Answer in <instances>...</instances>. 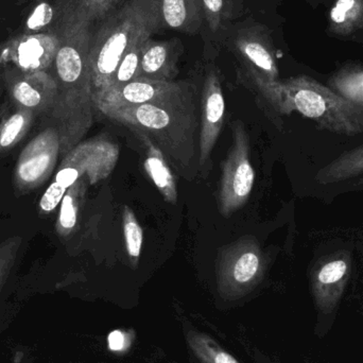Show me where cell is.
<instances>
[{
    "instance_id": "obj_1",
    "label": "cell",
    "mask_w": 363,
    "mask_h": 363,
    "mask_svg": "<svg viewBox=\"0 0 363 363\" xmlns=\"http://www.w3.org/2000/svg\"><path fill=\"white\" fill-rule=\"evenodd\" d=\"M200 112L194 86L177 82L172 91L153 101L104 116L147 138L179 176L191 182L199 174Z\"/></svg>"
},
{
    "instance_id": "obj_2",
    "label": "cell",
    "mask_w": 363,
    "mask_h": 363,
    "mask_svg": "<svg viewBox=\"0 0 363 363\" xmlns=\"http://www.w3.org/2000/svg\"><path fill=\"white\" fill-rule=\"evenodd\" d=\"M91 28V23L81 16L74 1L66 6L59 27V50L49 70L57 82V96L47 121L55 125L62 143L67 147L82 142L93 125Z\"/></svg>"
},
{
    "instance_id": "obj_3",
    "label": "cell",
    "mask_w": 363,
    "mask_h": 363,
    "mask_svg": "<svg viewBox=\"0 0 363 363\" xmlns=\"http://www.w3.org/2000/svg\"><path fill=\"white\" fill-rule=\"evenodd\" d=\"M152 0H129L93 33L89 49L91 91L108 87L117 66L145 32L159 31Z\"/></svg>"
},
{
    "instance_id": "obj_4",
    "label": "cell",
    "mask_w": 363,
    "mask_h": 363,
    "mask_svg": "<svg viewBox=\"0 0 363 363\" xmlns=\"http://www.w3.org/2000/svg\"><path fill=\"white\" fill-rule=\"evenodd\" d=\"M281 91L291 114L298 111L321 129L342 135L363 134V111L307 76L281 81Z\"/></svg>"
},
{
    "instance_id": "obj_5",
    "label": "cell",
    "mask_w": 363,
    "mask_h": 363,
    "mask_svg": "<svg viewBox=\"0 0 363 363\" xmlns=\"http://www.w3.org/2000/svg\"><path fill=\"white\" fill-rule=\"evenodd\" d=\"M118 159V147L106 138H93L81 142L62 159L52 183L40 198V215L55 211L68 188L86 176L89 184L108 178Z\"/></svg>"
},
{
    "instance_id": "obj_6",
    "label": "cell",
    "mask_w": 363,
    "mask_h": 363,
    "mask_svg": "<svg viewBox=\"0 0 363 363\" xmlns=\"http://www.w3.org/2000/svg\"><path fill=\"white\" fill-rule=\"evenodd\" d=\"M266 260L254 237H243L222 250L217 267V286L225 300H237L262 281Z\"/></svg>"
},
{
    "instance_id": "obj_7",
    "label": "cell",
    "mask_w": 363,
    "mask_h": 363,
    "mask_svg": "<svg viewBox=\"0 0 363 363\" xmlns=\"http://www.w3.org/2000/svg\"><path fill=\"white\" fill-rule=\"evenodd\" d=\"M255 181L250 157V142L241 121L233 127V144L222 165L219 207L222 216L230 217L249 200Z\"/></svg>"
},
{
    "instance_id": "obj_8",
    "label": "cell",
    "mask_w": 363,
    "mask_h": 363,
    "mask_svg": "<svg viewBox=\"0 0 363 363\" xmlns=\"http://www.w3.org/2000/svg\"><path fill=\"white\" fill-rule=\"evenodd\" d=\"M61 157V138L50 123L26 145L21 150L13 174L15 191L27 194L44 185L52 176Z\"/></svg>"
},
{
    "instance_id": "obj_9",
    "label": "cell",
    "mask_w": 363,
    "mask_h": 363,
    "mask_svg": "<svg viewBox=\"0 0 363 363\" xmlns=\"http://www.w3.org/2000/svg\"><path fill=\"white\" fill-rule=\"evenodd\" d=\"M0 80L11 106L31 111L46 119L57 101V85L49 72H25L14 67L0 69Z\"/></svg>"
},
{
    "instance_id": "obj_10",
    "label": "cell",
    "mask_w": 363,
    "mask_h": 363,
    "mask_svg": "<svg viewBox=\"0 0 363 363\" xmlns=\"http://www.w3.org/2000/svg\"><path fill=\"white\" fill-rule=\"evenodd\" d=\"M59 47V30L23 33L0 47V69L9 66L25 72H49Z\"/></svg>"
},
{
    "instance_id": "obj_11",
    "label": "cell",
    "mask_w": 363,
    "mask_h": 363,
    "mask_svg": "<svg viewBox=\"0 0 363 363\" xmlns=\"http://www.w3.org/2000/svg\"><path fill=\"white\" fill-rule=\"evenodd\" d=\"M200 106L199 174L206 178L211 167V153L223 127L225 116L223 91L216 70H209L205 77Z\"/></svg>"
},
{
    "instance_id": "obj_12",
    "label": "cell",
    "mask_w": 363,
    "mask_h": 363,
    "mask_svg": "<svg viewBox=\"0 0 363 363\" xmlns=\"http://www.w3.org/2000/svg\"><path fill=\"white\" fill-rule=\"evenodd\" d=\"M351 257L337 252L319 260L311 271V284L315 306L322 313H332L340 302L351 275Z\"/></svg>"
},
{
    "instance_id": "obj_13",
    "label": "cell",
    "mask_w": 363,
    "mask_h": 363,
    "mask_svg": "<svg viewBox=\"0 0 363 363\" xmlns=\"http://www.w3.org/2000/svg\"><path fill=\"white\" fill-rule=\"evenodd\" d=\"M176 84L174 81L161 82L138 79L121 86L94 94V106L96 111L104 115L112 111L142 106L165 95Z\"/></svg>"
},
{
    "instance_id": "obj_14",
    "label": "cell",
    "mask_w": 363,
    "mask_h": 363,
    "mask_svg": "<svg viewBox=\"0 0 363 363\" xmlns=\"http://www.w3.org/2000/svg\"><path fill=\"white\" fill-rule=\"evenodd\" d=\"M235 48L247 68L269 81L279 80V68L269 34L259 27L245 28L237 34Z\"/></svg>"
},
{
    "instance_id": "obj_15",
    "label": "cell",
    "mask_w": 363,
    "mask_h": 363,
    "mask_svg": "<svg viewBox=\"0 0 363 363\" xmlns=\"http://www.w3.org/2000/svg\"><path fill=\"white\" fill-rule=\"evenodd\" d=\"M179 50L170 40H155L149 38L143 46L138 79L172 82L178 72Z\"/></svg>"
},
{
    "instance_id": "obj_16",
    "label": "cell",
    "mask_w": 363,
    "mask_h": 363,
    "mask_svg": "<svg viewBox=\"0 0 363 363\" xmlns=\"http://www.w3.org/2000/svg\"><path fill=\"white\" fill-rule=\"evenodd\" d=\"M160 29L194 33L202 21L201 0H152Z\"/></svg>"
},
{
    "instance_id": "obj_17",
    "label": "cell",
    "mask_w": 363,
    "mask_h": 363,
    "mask_svg": "<svg viewBox=\"0 0 363 363\" xmlns=\"http://www.w3.org/2000/svg\"><path fill=\"white\" fill-rule=\"evenodd\" d=\"M12 108V111L2 108L0 115V157L12 151L27 136L38 118L31 111Z\"/></svg>"
},
{
    "instance_id": "obj_18",
    "label": "cell",
    "mask_w": 363,
    "mask_h": 363,
    "mask_svg": "<svg viewBox=\"0 0 363 363\" xmlns=\"http://www.w3.org/2000/svg\"><path fill=\"white\" fill-rule=\"evenodd\" d=\"M89 183V178L82 177L72 184L64 194L60 203L59 216L55 223V230L59 236L67 238L76 230Z\"/></svg>"
},
{
    "instance_id": "obj_19",
    "label": "cell",
    "mask_w": 363,
    "mask_h": 363,
    "mask_svg": "<svg viewBox=\"0 0 363 363\" xmlns=\"http://www.w3.org/2000/svg\"><path fill=\"white\" fill-rule=\"evenodd\" d=\"M363 174V145L345 151L318 172L315 182L321 185L340 183Z\"/></svg>"
},
{
    "instance_id": "obj_20",
    "label": "cell",
    "mask_w": 363,
    "mask_h": 363,
    "mask_svg": "<svg viewBox=\"0 0 363 363\" xmlns=\"http://www.w3.org/2000/svg\"><path fill=\"white\" fill-rule=\"evenodd\" d=\"M140 138L146 147V160H145L146 172L155 182L157 189L163 194L164 199L172 204H176L178 201L176 181L170 172L165 157L152 143L149 142L147 138Z\"/></svg>"
},
{
    "instance_id": "obj_21",
    "label": "cell",
    "mask_w": 363,
    "mask_h": 363,
    "mask_svg": "<svg viewBox=\"0 0 363 363\" xmlns=\"http://www.w3.org/2000/svg\"><path fill=\"white\" fill-rule=\"evenodd\" d=\"M185 336L190 351L201 363H239L208 335L190 326L185 330Z\"/></svg>"
},
{
    "instance_id": "obj_22",
    "label": "cell",
    "mask_w": 363,
    "mask_h": 363,
    "mask_svg": "<svg viewBox=\"0 0 363 363\" xmlns=\"http://www.w3.org/2000/svg\"><path fill=\"white\" fill-rule=\"evenodd\" d=\"M155 33H157V32H145L135 40L133 46L123 55L121 63L117 66L116 70H115L114 74L111 79L110 83H108V87L104 91L115 89V87L121 86V85L127 84V83L132 82V81L138 80V76H140L143 46H144L145 40L151 38V35Z\"/></svg>"
},
{
    "instance_id": "obj_23",
    "label": "cell",
    "mask_w": 363,
    "mask_h": 363,
    "mask_svg": "<svg viewBox=\"0 0 363 363\" xmlns=\"http://www.w3.org/2000/svg\"><path fill=\"white\" fill-rule=\"evenodd\" d=\"M332 29L349 34L363 23V0H337L330 11Z\"/></svg>"
},
{
    "instance_id": "obj_24",
    "label": "cell",
    "mask_w": 363,
    "mask_h": 363,
    "mask_svg": "<svg viewBox=\"0 0 363 363\" xmlns=\"http://www.w3.org/2000/svg\"><path fill=\"white\" fill-rule=\"evenodd\" d=\"M330 86L335 93L363 111V69H345L333 77Z\"/></svg>"
},
{
    "instance_id": "obj_25",
    "label": "cell",
    "mask_w": 363,
    "mask_h": 363,
    "mask_svg": "<svg viewBox=\"0 0 363 363\" xmlns=\"http://www.w3.org/2000/svg\"><path fill=\"white\" fill-rule=\"evenodd\" d=\"M123 233L129 257L134 262H138L142 253L143 230L133 211L129 206H125L123 209Z\"/></svg>"
},
{
    "instance_id": "obj_26",
    "label": "cell",
    "mask_w": 363,
    "mask_h": 363,
    "mask_svg": "<svg viewBox=\"0 0 363 363\" xmlns=\"http://www.w3.org/2000/svg\"><path fill=\"white\" fill-rule=\"evenodd\" d=\"M21 245L23 238L21 236L10 237L0 243V290L14 268Z\"/></svg>"
},
{
    "instance_id": "obj_27",
    "label": "cell",
    "mask_w": 363,
    "mask_h": 363,
    "mask_svg": "<svg viewBox=\"0 0 363 363\" xmlns=\"http://www.w3.org/2000/svg\"><path fill=\"white\" fill-rule=\"evenodd\" d=\"M123 0H74L77 10L83 18L93 25L95 21L108 18L113 9Z\"/></svg>"
},
{
    "instance_id": "obj_28",
    "label": "cell",
    "mask_w": 363,
    "mask_h": 363,
    "mask_svg": "<svg viewBox=\"0 0 363 363\" xmlns=\"http://www.w3.org/2000/svg\"><path fill=\"white\" fill-rule=\"evenodd\" d=\"M55 15V11L50 4L44 2L38 4L28 17L25 34L49 31L47 27L52 23Z\"/></svg>"
},
{
    "instance_id": "obj_29",
    "label": "cell",
    "mask_w": 363,
    "mask_h": 363,
    "mask_svg": "<svg viewBox=\"0 0 363 363\" xmlns=\"http://www.w3.org/2000/svg\"><path fill=\"white\" fill-rule=\"evenodd\" d=\"M201 6L211 31H218L228 17L226 0H201Z\"/></svg>"
},
{
    "instance_id": "obj_30",
    "label": "cell",
    "mask_w": 363,
    "mask_h": 363,
    "mask_svg": "<svg viewBox=\"0 0 363 363\" xmlns=\"http://www.w3.org/2000/svg\"><path fill=\"white\" fill-rule=\"evenodd\" d=\"M254 357H255L256 362L257 363H271L270 360L267 359V358L264 357V355H262L259 352H256L255 356H254Z\"/></svg>"
},
{
    "instance_id": "obj_31",
    "label": "cell",
    "mask_w": 363,
    "mask_h": 363,
    "mask_svg": "<svg viewBox=\"0 0 363 363\" xmlns=\"http://www.w3.org/2000/svg\"><path fill=\"white\" fill-rule=\"evenodd\" d=\"M2 83L1 81H0V98H1V94H2Z\"/></svg>"
},
{
    "instance_id": "obj_32",
    "label": "cell",
    "mask_w": 363,
    "mask_h": 363,
    "mask_svg": "<svg viewBox=\"0 0 363 363\" xmlns=\"http://www.w3.org/2000/svg\"><path fill=\"white\" fill-rule=\"evenodd\" d=\"M357 185L363 186V178L360 179L359 182H358Z\"/></svg>"
},
{
    "instance_id": "obj_33",
    "label": "cell",
    "mask_w": 363,
    "mask_h": 363,
    "mask_svg": "<svg viewBox=\"0 0 363 363\" xmlns=\"http://www.w3.org/2000/svg\"><path fill=\"white\" fill-rule=\"evenodd\" d=\"M2 108H0V115H1Z\"/></svg>"
}]
</instances>
